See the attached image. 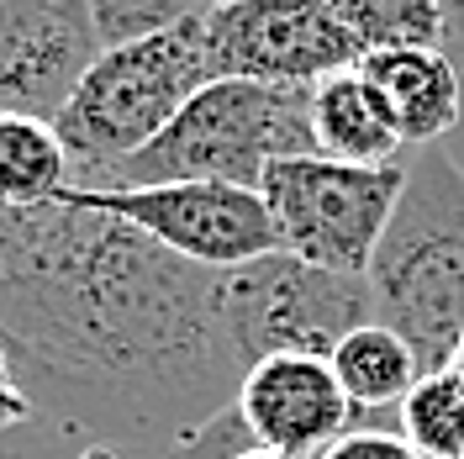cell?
<instances>
[{
  "instance_id": "6da1fadb",
  "label": "cell",
  "mask_w": 464,
  "mask_h": 459,
  "mask_svg": "<svg viewBox=\"0 0 464 459\" xmlns=\"http://www.w3.org/2000/svg\"><path fill=\"white\" fill-rule=\"evenodd\" d=\"M217 269L80 201L0 206V348L32 417L164 459L237 396Z\"/></svg>"
},
{
  "instance_id": "7a4b0ae2",
  "label": "cell",
  "mask_w": 464,
  "mask_h": 459,
  "mask_svg": "<svg viewBox=\"0 0 464 459\" xmlns=\"http://www.w3.org/2000/svg\"><path fill=\"white\" fill-rule=\"evenodd\" d=\"M375 322L417 348L422 370H449L464 338V164L449 148L406 153L401 201L364 269Z\"/></svg>"
},
{
  "instance_id": "3957f363",
  "label": "cell",
  "mask_w": 464,
  "mask_h": 459,
  "mask_svg": "<svg viewBox=\"0 0 464 459\" xmlns=\"http://www.w3.org/2000/svg\"><path fill=\"white\" fill-rule=\"evenodd\" d=\"M201 16L174 32L143 37V43L101 48L95 63L74 80V90L63 95L53 116L58 138L69 148V164H74V190L111 185L121 164L143 153L185 112L196 90L217 80Z\"/></svg>"
},
{
  "instance_id": "277c9868",
  "label": "cell",
  "mask_w": 464,
  "mask_h": 459,
  "mask_svg": "<svg viewBox=\"0 0 464 459\" xmlns=\"http://www.w3.org/2000/svg\"><path fill=\"white\" fill-rule=\"evenodd\" d=\"M317 153L312 90L259 85V80H211L185 101L169 127L132 153L111 185H169V180H217L259 190L269 164ZM106 190V185H101Z\"/></svg>"
},
{
  "instance_id": "5b68a950",
  "label": "cell",
  "mask_w": 464,
  "mask_h": 459,
  "mask_svg": "<svg viewBox=\"0 0 464 459\" xmlns=\"http://www.w3.org/2000/svg\"><path fill=\"white\" fill-rule=\"evenodd\" d=\"M401 164H338L322 153L269 164L259 196L280 249L333 275H364L401 201Z\"/></svg>"
},
{
  "instance_id": "8992f818",
  "label": "cell",
  "mask_w": 464,
  "mask_h": 459,
  "mask_svg": "<svg viewBox=\"0 0 464 459\" xmlns=\"http://www.w3.org/2000/svg\"><path fill=\"white\" fill-rule=\"evenodd\" d=\"M222 312L237 365L248 370L269 354L333 359V348L375 317V301L364 275H333L275 249L222 280Z\"/></svg>"
},
{
  "instance_id": "52a82bcc",
  "label": "cell",
  "mask_w": 464,
  "mask_h": 459,
  "mask_svg": "<svg viewBox=\"0 0 464 459\" xmlns=\"http://www.w3.org/2000/svg\"><path fill=\"white\" fill-rule=\"evenodd\" d=\"M69 201L121 217L127 228L153 238L174 259L217 269V275H232V269L280 249L264 196L243 190V185H217V180L106 185V190H69Z\"/></svg>"
},
{
  "instance_id": "ba28073f",
  "label": "cell",
  "mask_w": 464,
  "mask_h": 459,
  "mask_svg": "<svg viewBox=\"0 0 464 459\" xmlns=\"http://www.w3.org/2000/svg\"><path fill=\"white\" fill-rule=\"evenodd\" d=\"M201 27L217 80L312 90L364 58L322 0H227L206 5Z\"/></svg>"
},
{
  "instance_id": "9c48e42d",
  "label": "cell",
  "mask_w": 464,
  "mask_h": 459,
  "mask_svg": "<svg viewBox=\"0 0 464 459\" xmlns=\"http://www.w3.org/2000/svg\"><path fill=\"white\" fill-rule=\"evenodd\" d=\"M232 412L243 417L259 449H280L295 459H322L348 428H359L353 402L343 396L333 365L317 354H269L248 365Z\"/></svg>"
},
{
  "instance_id": "30bf717a",
  "label": "cell",
  "mask_w": 464,
  "mask_h": 459,
  "mask_svg": "<svg viewBox=\"0 0 464 459\" xmlns=\"http://www.w3.org/2000/svg\"><path fill=\"white\" fill-rule=\"evenodd\" d=\"M95 54L85 0H0V112L53 122Z\"/></svg>"
},
{
  "instance_id": "8fae6325",
  "label": "cell",
  "mask_w": 464,
  "mask_h": 459,
  "mask_svg": "<svg viewBox=\"0 0 464 459\" xmlns=\"http://www.w3.org/2000/svg\"><path fill=\"white\" fill-rule=\"evenodd\" d=\"M359 69L370 74L380 101L396 116L406 153L438 148L459 132L464 122V80L454 69L449 48H396V54H370L359 58Z\"/></svg>"
},
{
  "instance_id": "7c38bea8",
  "label": "cell",
  "mask_w": 464,
  "mask_h": 459,
  "mask_svg": "<svg viewBox=\"0 0 464 459\" xmlns=\"http://www.w3.org/2000/svg\"><path fill=\"white\" fill-rule=\"evenodd\" d=\"M312 132H317V153L338 164H401L406 159L396 116L359 63L312 85Z\"/></svg>"
},
{
  "instance_id": "4fadbf2b",
  "label": "cell",
  "mask_w": 464,
  "mask_h": 459,
  "mask_svg": "<svg viewBox=\"0 0 464 459\" xmlns=\"http://www.w3.org/2000/svg\"><path fill=\"white\" fill-rule=\"evenodd\" d=\"M327 365H333V375H338V386H343V396L353 402L359 417H391L411 396V386L428 375L417 348L375 317L364 327H353L343 344L333 348Z\"/></svg>"
},
{
  "instance_id": "5bb4252c",
  "label": "cell",
  "mask_w": 464,
  "mask_h": 459,
  "mask_svg": "<svg viewBox=\"0 0 464 459\" xmlns=\"http://www.w3.org/2000/svg\"><path fill=\"white\" fill-rule=\"evenodd\" d=\"M74 190V164L48 116L0 112V206H53Z\"/></svg>"
},
{
  "instance_id": "9a60e30c",
  "label": "cell",
  "mask_w": 464,
  "mask_h": 459,
  "mask_svg": "<svg viewBox=\"0 0 464 459\" xmlns=\"http://www.w3.org/2000/svg\"><path fill=\"white\" fill-rule=\"evenodd\" d=\"M359 54L443 48V0H322Z\"/></svg>"
},
{
  "instance_id": "2e32d148",
  "label": "cell",
  "mask_w": 464,
  "mask_h": 459,
  "mask_svg": "<svg viewBox=\"0 0 464 459\" xmlns=\"http://www.w3.org/2000/svg\"><path fill=\"white\" fill-rule=\"evenodd\" d=\"M396 433L422 459H464V380L454 370H433L411 386L396 406Z\"/></svg>"
},
{
  "instance_id": "e0dca14e",
  "label": "cell",
  "mask_w": 464,
  "mask_h": 459,
  "mask_svg": "<svg viewBox=\"0 0 464 459\" xmlns=\"http://www.w3.org/2000/svg\"><path fill=\"white\" fill-rule=\"evenodd\" d=\"M90 32L101 48H121V43H143L159 32H174L196 22L206 0H85Z\"/></svg>"
},
{
  "instance_id": "ac0fdd59",
  "label": "cell",
  "mask_w": 464,
  "mask_h": 459,
  "mask_svg": "<svg viewBox=\"0 0 464 459\" xmlns=\"http://www.w3.org/2000/svg\"><path fill=\"white\" fill-rule=\"evenodd\" d=\"M322 459H422L396 428H348Z\"/></svg>"
},
{
  "instance_id": "d6986e66",
  "label": "cell",
  "mask_w": 464,
  "mask_h": 459,
  "mask_svg": "<svg viewBox=\"0 0 464 459\" xmlns=\"http://www.w3.org/2000/svg\"><path fill=\"white\" fill-rule=\"evenodd\" d=\"M443 48H449V58H454V69H459V80H464V0H443ZM443 148L464 164V122Z\"/></svg>"
},
{
  "instance_id": "ffe728a7",
  "label": "cell",
  "mask_w": 464,
  "mask_h": 459,
  "mask_svg": "<svg viewBox=\"0 0 464 459\" xmlns=\"http://www.w3.org/2000/svg\"><path fill=\"white\" fill-rule=\"evenodd\" d=\"M22 423H32V402L22 391V380H16V370H11V359H5V348H0V433L22 428Z\"/></svg>"
},
{
  "instance_id": "44dd1931",
  "label": "cell",
  "mask_w": 464,
  "mask_h": 459,
  "mask_svg": "<svg viewBox=\"0 0 464 459\" xmlns=\"http://www.w3.org/2000/svg\"><path fill=\"white\" fill-rule=\"evenodd\" d=\"M232 459H295V454H280V449H259V444H248L243 454H232Z\"/></svg>"
},
{
  "instance_id": "7402d4cb",
  "label": "cell",
  "mask_w": 464,
  "mask_h": 459,
  "mask_svg": "<svg viewBox=\"0 0 464 459\" xmlns=\"http://www.w3.org/2000/svg\"><path fill=\"white\" fill-rule=\"evenodd\" d=\"M449 370H454V375L464 380V338H459V348H454V359H449Z\"/></svg>"
},
{
  "instance_id": "603a6c76",
  "label": "cell",
  "mask_w": 464,
  "mask_h": 459,
  "mask_svg": "<svg viewBox=\"0 0 464 459\" xmlns=\"http://www.w3.org/2000/svg\"><path fill=\"white\" fill-rule=\"evenodd\" d=\"M206 5H227V0H206Z\"/></svg>"
}]
</instances>
